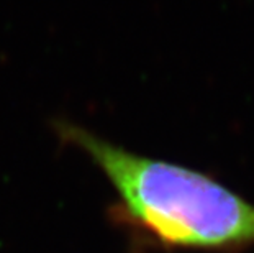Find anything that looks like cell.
<instances>
[{
    "label": "cell",
    "mask_w": 254,
    "mask_h": 253,
    "mask_svg": "<svg viewBox=\"0 0 254 253\" xmlns=\"http://www.w3.org/2000/svg\"><path fill=\"white\" fill-rule=\"evenodd\" d=\"M56 128L107 176L127 217L156 240L200 250L254 245V204L213 177L128 152L74 123Z\"/></svg>",
    "instance_id": "obj_1"
}]
</instances>
